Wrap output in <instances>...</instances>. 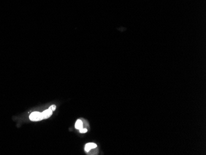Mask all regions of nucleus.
<instances>
[{
  "instance_id": "nucleus-1",
  "label": "nucleus",
  "mask_w": 206,
  "mask_h": 155,
  "mask_svg": "<svg viewBox=\"0 0 206 155\" xmlns=\"http://www.w3.org/2000/svg\"><path fill=\"white\" fill-rule=\"evenodd\" d=\"M29 119H30V120L35 121V122L42 120H43L42 112H38V111L33 112L30 114Z\"/></svg>"
},
{
  "instance_id": "nucleus-2",
  "label": "nucleus",
  "mask_w": 206,
  "mask_h": 155,
  "mask_svg": "<svg viewBox=\"0 0 206 155\" xmlns=\"http://www.w3.org/2000/svg\"><path fill=\"white\" fill-rule=\"evenodd\" d=\"M53 111L51 110L50 107L48 109H46L45 111L42 112V114L43 119H46L49 118L50 117H51L53 114Z\"/></svg>"
},
{
  "instance_id": "nucleus-3",
  "label": "nucleus",
  "mask_w": 206,
  "mask_h": 155,
  "mask_svg": "<svg viewBox=\"0 0 206 155\" xmlns=\"http://www.w3.org/2000/svg\"><path fill=\"white\" fill-rule=\"evenodd\" d=\"M97 147V145L96 143H87L86 145H85V150L86 151V152H88L89 151H90L91 149L93 148H95Z\"/></svg>"
},
{
  "instance_id": "nucleus-4",
  "label": "nucleus",
  "mask_w": 206,
  "mask_h": 155,
  "mask_svg": "<svg viewBox=\"0 0 206 155\" xmlns=\"http://www.w3.org/2000/svg\"><path fill=\"white\" fill-rule=\"evenodd\" d=\"M75 127L78 130H80V128H83V122H82V121L80 119H78L77 120L76 123H75Z\"/></svg>"
},
{
  "instance_id": "nucleus-5",
  "label": "nucleus",
  "mask_w": 206,
  "mask_h": 155,
  "mask_svg": "<svg viewBox=\"0 0 206 155\" xmlns=\"http://www.w3.org/2000/svg\"><path fill=\"white\" fill-rule=\"evenodd\" d=\"M79 131H80V133H86V132H87V129L86 128H80V130H79Z\"/></svg>"
},
{
  "instance_id": "nucleus-6",
  "label": "nucleus",
  "mask_w": 206,
  "mask_h": 155,
  "mask_svg": "<svg viewBox=\"0 0 206 155\" xmlns=\"http://www.w3.org/2000/svg\"><path fill=\"white\" fill-rule=\"evenodd\" d=\"M50 108H51V110H52L53 111H54L56 110V105H54V104L51 106Z\"/></svg>"
}]
</instances>
